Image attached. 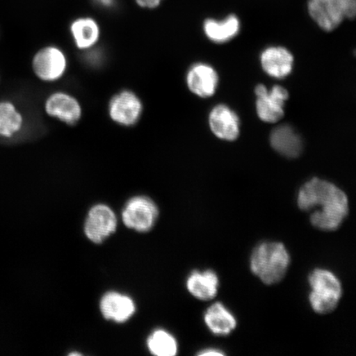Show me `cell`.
<instances>
[{
    "label": "cell",
    "instance_id": "cell-16",
    "mask_svg": "<svg viewBox=\"0 0 356 356\" xmlns=\"http://www.w3.org/2000/svg\"><path fill=\"white\" fill-rule=\"evenodd\" d=\"M204 321L213 335L229 336L237 327V320L220 302H215L207 309Z\"/></svg>",
    "mask_w": 356,
    "mask_h": 356
},
{
    "label": "cell",
    "instance_id": "cell-22",
    "mask_svg": "<svg viewBox=\"0 0 356 356\" xmlns=\"http://www.w3.org/2000/svg\"><path fill=\"white\" fill-rule=\"evenodd\" d=\"M162 0H136V2L142 8H154L158 7Z\"/></svg>",
    "mask_w": 356,
    "mask_h": 356
},
{
    "label": "cell",
    "instance_id": "cell-9",
    "mask_svg": "<svg viewBox=\"0 0 356 356\" xmlns=\"http://www.w3.org/2000/svg\"><path fill=\"white\" fill-rule=\"evenodd\" d=\"M255 92L258 117L265 122H278L284 115V102L289 97L286 89L275 86L269 92L264 86H258Z\"/></svg>",
    "mask_w": 356,
    "mask_h": 356
},
{
    "label": "cell",
    "instance_id": "cell-6",
    "mask_svg": "<svg viewBox=\"0 0 356 356\" xmlns=\"http://www.w3.org/2000/svg\"><path fill=\"white\" fill-rule=\"evenodd\" d=\"M158 217L159 209L156 204L150 198L142 195L129 200L122 212L124 225L142 233L152 229Z\"/></svg>",
    "mask_w": 356,
    "mask_h": 356
},
{
    "label": "cell",
    "instance_id": "cell-5",
    "mask_svg": "<svg viewBox=\"0 0 356 356\" xmlns=\"http://www.w3.org/2000/svg\"><path fill=\"white\" fill-rule=\"evenodd\" d=\"M33 68L35 74L42 81L56 82L64 77L68 69V59L61 48L48 46L35 55Z\"/></svg>",
    "mask_w": 356,
    "mask_h": 356
},
{
    "label": "cell",
    "instance_id": "cell-3",
    "mask_svg": "<svg viewBox=\"0 0 356 356\" xmlns=\"http://www.w3.org/2000/svg\"><path fill=\"white\" fill-rule=\"evenodd\" d=\"M311 292L309 296L312 309L326 315L337 308L343 293L340 280L331 270L316 268L309 275Z\"/></svg>",
    "mask_w": 356,
    "mask_h": 356
},
{
    "label": "cell",
    "instance_id": "cell-21",
    "mask_svg": "<svg viewBox=\"0 0 356 356\" xmlns=\"http://www.w3.org/2000/svg\"><path fill=\"white\" fill-rule=\"evenodd\" d=\"M151 353L157 356H175L177 354V342L172 334L157 330L147 341Z\"/></svg>",
    "mask_w": 356,
    "mask_h": 356
},
{
    "label": "cell",
    "instance_id": "cell-8",
    "mask_svg": "<svg viewBox=\"0 0 356 356\" xmlns=\"http://www.w3.org/2000/svg\"><path fill=\"white\" fill-rule=\"evenodd\" d=\"M115 213L106 204H97L88 212L84 232L92 243H101L117 229Z\"/></svg>",
    "mask_w": 356,
    "mask_h": 356
},
{
    "label": "cell",
    "instance_id": "cell-20",
    "mask_svg": "<svg viewBox=\"0 0 356 356\" xmlns=\"http://www.w3.org/2000/svg\"><path fill=\"white\" fill-rule=\"evenodd\" d=\"M24 127V118L10 102H0V136L12 137Z\"/></svg>",
    "mask_w": 356,
    "mask_h": 356
},
{
    "label": "cell",
    "instance_id": "cell-1",
    "mask_svg": "<svg viewBox=\"0 0 356 356\" xmlns=\"http://www.w3.org/2000/svg\"><path fill=\"white\" fill-rule=\"evenodd\" d=\"M297 204L300 211L310 213L312 225L325 232L339 229L350 211L348 197L344 191L318 177L302 186Z\"/></svg>",
    "mask_w": 356,
    "mask_h": 356
},
{
    "label": "cell",
    "instance_id": "cell-7",
    "mask_svg": "<svg viewBox=\"0 0 356 356\" xmlns=\"http://www.w3.org/2000/svg\"><path fill=\"white\" fill-rule=\"evenodd\" d=\"M143 102L135 92L123 90L111 97L108 104L109 117L123 127L135 126L143 113Z\"/></svg>",
    "mask_w": 356,
    "mask_h": 356
},
{
    "label": "cell",
    "instance_id": "cell-19",
    "mask_svg": "<svg viewBox=\"0 0 356 356\" xmlns=\"http://www.w3.org/2000/svg\"><path fill=\"white\" fill-rule=\"evenodd\" d=\"M239 29V20L234 15H230L221 22L208 19L204 24V33L207 38L216 43L230 41L238 35Z\"/></svg>",
    "mask_w": 356,
    "mask_h": 356
},
{
    "label": "cell",
    "instance_id": "cell-18",
    "mask_svg": "<svg viewBox=\"0 0 356 356\" xmlns=\"http://www.w3.org/2000/svg\"><path fill=\"white\" fill-rule=\"evenodd\" d=\"M270 145L279 154L289 159L297 158L302 149L301 138L288 124L275 129L270 135Z\"/></svg>",
    "mask_w": 356,
    "mask_h": 356
},
{
    "label": "cell",
    "instance_id": "cell-11",
    "mask_svg": "<svg viewBox=\"0 0 356 356\" xmlns=\"http://www.w3.org/2000/svg\"><path fill=\"white\" fill-rule=\"evenodd\" d=\"M219 78L211 66L198 63L191 67L186 75V83L191 92L203 99L216 92Z\"/></svg>",
    "mask_w": 356,
    "mask_h": 356
},
{
    "label": "cell",
    "instance_id": "cell-23",
    "mask_svg": "<svg viewBox=\"0 0 356 356\" xmlns=\"http://www.w3.org/2000/svg\"><path fill=\"white\" fill-rule=\"evenodd\" d=\"M198 355H225V353H222L219 349L210 348V349H204L200 351V353H197Z\"/></svg>",
    "mask_w": 356,
    "mask_h": 356
},
{
    "label": "cell",
    "instance_id": "cell-10",
    "mask_svg": "<svg viewBox=\"0 0 356 356\" xmlns=\"http://www.w3.org/2000/svg\"><path fill=\"white\" fill-rule=\"evenodd\" d=\"M44 110L51 118L70 126L77 124L82 118L81 104L73 95L66 92H55L44 102Z\"/></svg>",
    "mask_w": 356,
    "mask_h": 356
},
{
    "label": "cell",
    "instance_id": "cell-12",
    "mask_svg": "<svg viewBox=\"0 0 356 356\" xmlns=\"http://www.w3.org/2000/svg\"><path fill=\"white\" fill-rule=\"evenodd\" d=\"M209 122L211 131L221 140L233 141L239 135V119L229 106H216L211 111Z\"/></svg>",
    "mask_w": 356,
    "mask_h": 356
},
{
    "label": "cell",
    "instance_id": "cell-13",
    "mask_svg": "<svg viewBox=\"0 0 356 356\" xmlns=\"http://www.w3.org/2000/svg\"><path fill=\"white\" fill-rule=\"evenodd\" d=\"M100 309L106 319L124 323L135 314L136 305L130 297L113 291L102 298Z\"/></svg>",
    "mask_w": 356,
    "mask_h": 356
},
{
    "label": "cell",
    "instance_id": "cell-14",
    "mask_svg": "<svg viewBox=\"0 0 356 356\" xmlns=\"http://www.w3.org/2000/svg\"><path fill=\"white\" fill-rule=\"evenodd\" d=\"M219 287V277L213 270H194L186 280L188 291L199 300L210 301L215 299Z\"/></svg>",
    "mask_w": 356,
    "mask_h": 356
},
{
    "label": "cell",
    "instance_id": "cell-15",
    "mask_svg": "<svg viewBox=\"0 0 356 356\" xmlns=\"http://www.w3.org/2000/svg\"><path fill=\"white\" fill-rule=\"evenodd\" d=\"M262 68L270 76L283 79L291 73L293 58L291 52L283 47H270L262 52Z\"/></svg>",
    "mask_w": 356,
    "mask_h": 356
},
{
    "label": "cell",
    "instance_id": "cell-17",
    "mask_svg": "<svg viewBox=\"0 0 356 356\" xmlns=\"http://www.w3.org/2000/svg\"><path fill=\"white\" fill-rule=\"evenodd\" d=\"M70 33L75 46L84 51L95 48L101 35L99 24L92 17H79L74 20L70 25Z\"/></svg>",
    "mask_w": 356,
    "mask_h": 356
},
{
    "label": "cell",
    "instance_id": "cell-24",
    "mask_svg": "<svg viewBox=\"0 0 356 356\" xmlns=\"http://www.w3.org/2000/svg\"><path fill=\"white\" fill-rule=\"evenodd\" d=\"M99 6L104 8H110L113 6L114 0H95Z\"/></svg>",
    "mask_w": 356,
    "mask_h": 356
},
{
    "label": "cell",
    "instance_id": "cell-4",
    "mask_svg": "<svg viewBox=\"0 0 356 356\" xmlns=\"http://www.w3.org/2000/svg\"><path fill=\"white\" fill-rule=\"evenodd\" d=\"M309 11L320 28L331 32L345 19H354L356 0H309Z\"/></svg>",
    "mask_w": 356,
    "mask_h": 356
},
{
    "label": "cell",
    "instance_id": "cell-2",
    "mask_svg": "<svg viewBox=\"0 0 356 356\" xmlns=\"http://www.w3.org/2000/svg\"><path fill=\"white\" fill-rule=\"evenodd\" d=\"M291 261V255L284 243L264 242L253 249L250 268L262 283L273 286L286 277Z\"/></svg>",
    "mask_w": 356,
    "mask_h": 356
}]
</instances>
